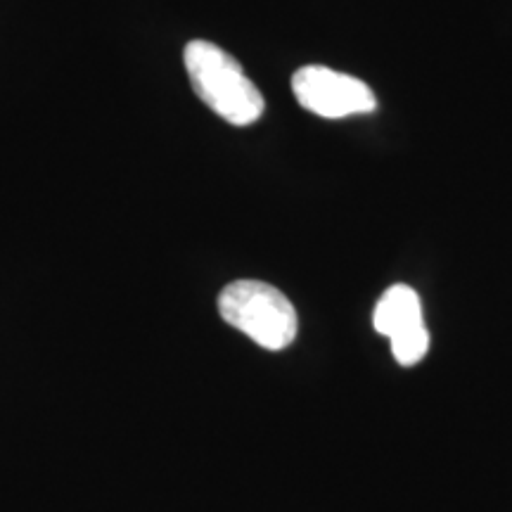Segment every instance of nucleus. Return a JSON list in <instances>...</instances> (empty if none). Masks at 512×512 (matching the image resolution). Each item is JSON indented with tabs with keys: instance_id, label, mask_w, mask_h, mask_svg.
<instances>
[{
	"instance_id": "obj_1",
	"label": "nucleus",
	"mask_w": 512,
	"mask_h": 512,
	"mask_svg": "<svg viewBox=\"0 0 512 512\" xmlns=\"http://www.w3.org/2000/svg\"><path fill=\"white\" fill-rule=\"evenodd\" d=\"M197 98L233 126H249L266 110L264 95L240 62L209 41H190L183 53Z\"/></svg>"
},
{
	"instance_id": "obj_2",
	"label": "nucleus",
	"mask_w": 512,
	"mask_h": 512,
	"mask_svg": "<svg viewBox=\"0 0 512 512\" xmlns=\"http://www.w3.org/2000/svg\"><path fill=\"white\" fill-rule=\"evenodd\" d=\"M219 313L228 325L268 351H283L297 337L299 320L290 299L261 280H235L219 294Z\"/></svg>"
},
{
	"instance_id": "obj_3",
	"label": "nucleus",
	"mask_w": 512,
	"mask_h": 512,
	"mask_svg": "<svg viewBox=\"0 0 512 512\" xmlns=\"http://www.w3.org/2000/svg\"><path fill=\"white\" fill-rule=\"evenodd\" d=\"M292 93L306 112L323 119H344L377 110V98L368 83L320 64L294 72Z\"/></svg>"
},
{
	"instance_id": "obj_4",
	"label": "nucleus",
	"mask_w": 512,
	"mask_h": 512,
	"mask_svg": "<svg viewBox=\"0 0 512 512\" xmlns=\"http://www.w3.org/2000/svg\"><path fill=\"white\" fill-rule=\"evenodd\" d=\"M373 325L380 335L389 339L422 328L425 323H422V304L418 292L408 285L389 287L375 306Z\"/></svg>"
},
{
	"instance_id": "obj_5",
	"label": "nucleus",
	"mask_w": 512,
	"mask_h": 512,
	"mask_svg": "<svg viewBox=\"0 0 512 512\" xmlns=\"http://www.w3.org/2000/svg\"><path fill=\"white\" fill-rule=\"evenodd\" d=\"M389 342H392V354L399 361V366L411 368L415 363H420L427 349H430V332L422 325V328L403 332V335L389 339Z\"/></svg>"
}]
</instances>
